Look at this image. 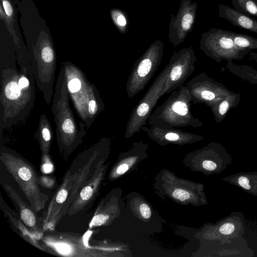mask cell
Wrapping results in <instances>:
<instances>
[{"label":"cell","instance_id":"cell-1","mask_svg":"<svg viewBox=\"0 0 257 257\" xmlns=\"http://www.w3.org/2000/svg\"><path fill=\"white\" fill-rule=\"evenodd\" d=\"M191 95L186 86L172 92L168 98L152 113L148 119L151 126L164 128L190 126L198 127L203 122L195 117L191 110Z\"/></svg>","mask_w":257,"mask_h":257},{"label":"cell","instance_id":"cell-2","mask_svg":"<svg viewBox=\"0 0 257 257\" xmlns=\"http://www.w3.org/2000/svg\"><path fill=\"white\" fill-rule=\"evenodd\" d=\"M0 159L34 210L37 213L43 209L48 196L40 188V176L34 166L17 153L10 150L2 151Z\"/></svg>","mask_w":257,"mask_h":257},{"label":"cell","instance_id":"cell-3","mask_svg":"<svg viewBox=\"0 0 257 257\" xmlns=\"http://www.w3.org/2000/svg\"><path fill=\"white\" fill-rule=\"evenodd\" d=\"M164 43L154 41L136 61L126 83L129 98L143 90L159 68L164 55Z\"/></svg>","mask_w":257,"mask_h":257},{"label":"cell","instance_id":"cell-4","mask_svg":"<svg viewBox=\"0 0 257 257\" xmlns=\"http://www.w3.org/2000/svg\"><path fill=\"white\" fill-rule=\"evenodd\" d=\"M233 33L212 28L201 35L200 48L207 56L219 63L222 60L242 59L250 51L241 49L235 45Z\"/></svg>","mask_w":257,"mask_h":257},{"label":"cell","instance_id":"cell-5","mask_svg":"<svg viewBox=\"0 0 257 257\" xmlns=\"http://www.w3.org/2000/svg\"><path fill=\"white\" fill-rule=\"evenodd\" d=\"M40 249L65 256H96L101 249L86 243L84 236L66 233H52L41 237Z\"/></svg>","mask_w":257,"mask_h":257},{"label":"cell","instance_id":"cell-6","mask_svg":"<svg viewBox=\"0 0 257 257\" xmlns=\"http://www.w3.org/2000/svg\"><path fill=\"white\" fill-rule=\"evenodd\" d=\"M168 71L167 64L132 110L125 130V138L129 139L135 134L140 133L142 127L146 124L153 108L161 97L160 93L165 82Z\"/></svg>","mask_w":257,"mask_h":257},{"label":"cell","instance_id":"cell-7","mask_svg":"<svg viewBox=\"0 0 257 257\" xmlns=\"http://www.w3.org/2000/svg\"><path fill=\"white\" fill-rule=\"evenodd\" d=\"M196 61L195 51L191 46L174 52L168 64V71L160 96L183 85L195 70Z\"/></svg>","mask_w":257,"mask_h":257},{"label":"cell","instance_id":"cell-8","mask_svg":"<svg viewBox=\"0 0 257 257\" xmlns=\"http://www.w3.org/2000/svg\"><path fill=\"white\" fill-rule=\"evenodd\" d=\"M186 86L193 104L204 103L210 107L232 92L203 72L195 75Z\"/></svg>","mask_w":257,"mask_h":257},{"label":"cell","instance_id":"cell-9","mask_svg":"<svg viewBox=\"0 0 257 257\" xmlns=\"http://www.w3.org/2000/svg\"><path fill=\"white\" fill-rule=\"evenodd\" d=\"M197 4L192 0H181L176 15L172 14L169 25L168 38L174 47L182 43L191 32L195 24Z\"/></svg>","mask_w":257,"mask_h":257},{"label":"cell","instance_id":"cell-10","mask_svg":"<svg viewBox=\"0 0 257 257\" xmlns=\"http://www.w3.org/2000/svg\"><path fill=\"white\" fill-rule=\"evenodd\" d=\"M75 172H67L62 184L53 195L42 218L44 230H52L65 214V205L76 175Z\"/></svg>","mask_w":257,"mask_h":257},{"label":"cell","instance_id":"cell-11","mask_svg":"<svg viewBox=\"0 0 257 257\" xmlns=\"http://www.w3.org/2000/svg\"><path fill=\"white\" fill-rule=\"evenodd\" d=\"M245 217L240 212L234 211L210 227V238L221 243H229L245 233Z\"/></svg>","mask_w":257,"mask_h":257},{"label":"cell","instance_id":"cell-12","mask_svg":"<svg viewBox=\"0 0 257 257\" xmlns=\"http://www.w3.org/2000/svg\"><path fill=\"white\" fill-rule=\"evenodd\" d=\"M100 162L79 190L67 212L69 215L88 209L98 193L103 174Z\"/></svg>","mask_w":257,"mask_h":257},{"label":"cell","instance_id":"cell-13","mask_svg":"<svg viewBox=\"0 0 257 257\" xmlns=\"http://www.w3.org/2000/svg\"><path fill=\"white\" fill-rule=\"evenodd\" d=\"M4 189L16 208L21 221L34 237L40 241L44 233L42 219H40L30 205H28L19 194L9 185Z\"/></svg>","mask_w":257,"mask_h":257},{"label":"cell","instance_id":"cell-14","mask_svg":"<svg viewBox=\"0 0 257 257\" xmlns=\"http://www.w3.org/2000/svg\"><path fill=\"white\" fill-rule=\"evenodd\" d=\"M142 130L151 139L162 145L168 143H194L203 139V137L200 135L175 128H164L154 126H143Z\"/></svg>","mask_w":257,"mask_h":257},{"label":"cell","instance_id":"cell-15","mask_svg":"<svg viewBox=\"0 0 257 257\" xmlns=\"http://www.w3.org/2000/svg\"><path fill=\"white\" fill-rule=\"evenodd\" d=\"M218 16L228 21L234 26L257 34V20L237 12L234 8L220 4L218 6Z\"/></svg>","mask_w":257,"mask_h":257},{"label":"cell","instance_id":"cell-16","mask_svg":"<svg viewBox=\"0 0 257 257\" xmlns=\"http://www.w3.org/2000/svg\"><path fill=\"white\" fill-rule=\"evenodd\" d=\"M222 180L257 196V171L240 172L224 177Z\"/></svg>","mask_w":257,"mask_h":257},{"label":"cell","instance_id":"cell-17","mask_svg":"<svg viewBox=\"0 0 257 257\" xmlns=\"http://www.w3.org/2000/svg\"><path fill=\"white\" fill-rule=\"evenodd\" d=\"M240 96L239 93L232 92L229 95L210 107L217 122H221L229 111L238 105L240 100Z\"/></svg>","mask_w":257,"mask_h":257},{"label":"cell","instance_id":"cell-18","mask_svg":"<svg viewBox=\"0 0 257 257\" xmlns=\"http://www.w3.org/2000/svg\"><path fill=\"white\" fill-rule=\"evenodd\" d=\"M1 207L5 213L9 216L10 220L12 222L14 225L19 229L21 232L22 235L24 237L25 239L28 240L30 243L35 245L39 248H40V245L38 241L31 233L27 227L24 225L21 219H19L16 216L15 212L11 210L7 205L5 202L1 198Z\"/></svg>","mask_w":257,"mask_h":257},{"label":"cell","instance_id":"cell-19","mask_svg":"<svg viewBox=\"0 0 257 257\" xmlns=\"http://www.w3.org/2000/svg\"><path fill=\"white\" fill-rule=\"evenodd\" d=\"M234 9L248 16L257 17V0H232Z\"/></svg>","mask_w":257,"mask_h":257},{"label":"cell","instance_id":"cell-20","mask_svg":"<svg viewBox=\"0 0 257 257\" xmlns=\"http://www.w3.org/2000/svg\"><path fill=\"white\" fill-rule=\"evenodd\" d=\"M112 20L119 32L122 34L126 33L128 27V19L127 14L118 9L110 10Z\"/></svg>","mask_w":257,"mask_h":257},{"label":"cell","instance_id":"cell-21","mask_svg":"<svg viewBox=\"0 0 257 257\" xmlns=\"http://www.w3.org/2000/svg\"><path fill=\"white\" fill-rule=\"evenodd\" d=\"M233 40L235 45L240 49L250 51L257 50V39L243 34L233 32Z\"/></svg>","mask_w":257,"mask_h":257},{"label":"cell","instance_id":"cell-22","mask_svg":"<svg viewBox=\"0 0 257 257\" xmlns=\"http://www.w3.org/2000/svg\"><path fill=\"white\" fill-rule=\"evenodd\" d=\"M21 89L18 82L13 81L8 82L4 88L5 98H7L9 102L14 101L18 100L22 94Z\"/></svg>","mask_w":257,"mask_h":257},{"label":"cell","instance_id":"cell-23","mask_svg":"<svg viewBox=\"0 0 257 257\" xmlns=\"http://www.w3.org/2000/svg\"><path fill=\"white\" fill-rule=\"evenodd\" d=\"M40 63L45 65H49L53 67L54 62L55 55L52 46L49 44H44L40 50Z\"/></svg>","mask_w":257,"mask_h":257},{"label":"cell","instance_id":"cell-24","mask_svg":"<svg viewBox=\"0 0 257 257\" xmlns=\"http://www.w3.org/2000/svg\"><path fill=\"white\" fill-rule=\"evenodd\" d=\"M104 106L103 103L98 102L93 99L90 100L88 104V111L89 114H95L98 110L101 111Z\"/></svg>","mask_w":257,"mask_h":257},{"label":"cell","instance_id":"cell-25","mask_svg":"<svg viewBox=\"0 0 257 257\" xmlns=\"http://www.w3.org/2000/svg\"><path fill=\"white\" fill-rule=\"evenodd\" d=\"M3 8L4 10L9 18L10 22L12 23L14 21V11L11 3L9 0H1Z\"/></svg>","mask_w":257,"mask_h":257},{"label":"cell","instance_id":"cell-26","mask_svg":"<svg viewBox=\"0 0 257 257\" xmlns=\"http://www.w3.org/2000/svg\"><path fill=\"white\" fill-rule=\"evenodd\" d=\"M81 87V82L77 78L71 79L68 82V88L71 93H76L80 90Z\"/></svg>","mask_w":257,"mask_h":257},{"label":"cell","instance_id":"cell-27","mask_svg":"<svg viewBox=\"0 0 257 257\" xmlns=\"http://www.w3.org/2000/svg\"><path fill=\"white\" fill-rule=\"evenodd\" d=\"M173 197L180 201L188 200L190 197L189 192L182 189H176L172 193Z\"/></svg>","mask_w":257,"mask_h":257},{"label":"cell","instance_id":"cell-28","mask_svg":"<svg viewBox=\"0 0 257 257\" xmlns=\"http://www.w3.org/2000/svg\"><path fill=\"white\" fill-rule=\"evenodd\" d=\"M141 215L144 218H149L151 216V210L150 207L146 204H142L140 207Z\"/></svg>","mask_w":257,"mask_h":257},{"label":"cell","instance_id":"cell-29","mask_svg":"<svg viewBox=\"0 0 257 257\" xmlns=\"http://www.w3.org/2000/svg\"><path fill=\"white\" fill-rule=\"evenodd\" d=\"M18 84L21 89H24L28 87L29 85V81L27 77L22 76L18 80Z\"/></svg>","mask_w":257,"mask_h":257},{"label":"cell","instance_id":"cell-30","mask_svg":"<svg viewBox=\"0 0 257 257\" xmlns=\"http://www.w3.org/2000/svg\"><path fill=\"white\" fill-rule=\"evenodd\" d=\"M128 166L126 164L119 165L116 169V172L118 175H122L127 171Z\"/></svg>","mask_w":257,"mask_h":257},{"label":"cell","instance_id":"cell-31","mask_svg":"<svg viewBox=\"0 0 257 257\" xmlns=\"http://www.w3.org/2000/svg\"><path fill=\"white\" fill-rule=\"evenodd\" d=\"M248 54H249L250 59L257 63V53L250 51Z\"/></svg>","mask_w":257,"mask_h":257},{"label":"cell","instance_id":"cell-32","mask_svg":"<svg viewBox=\"0 0 257 257\" xmlns=\"http://www.w3.org/2000/svg\"><path fill=\"white\" fill-rule=\"evenodd\" d=\"M254 84H257V72L255 74V82H254Z\"/></svg>","mask_w":257,"mask_h":257}]
</instances>
